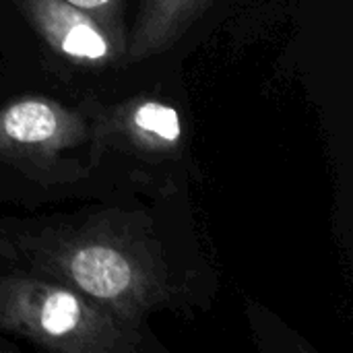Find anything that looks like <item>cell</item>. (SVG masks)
<instances>
[{
  "instance_id": "1",
  "label": "cell",
  "mask_w": 353,
  "mask_h": 353,
  "mask_svg": "<svg viewBox=\"0 0 353 353\" xmlns=\"http://www.w3.org/2000/svg\"><path fill=\"white\" fill-rule=\"evenodd\" d=\"M37 275L60 281L112 316L139 325L174 298L161 246L139 225L101 215L81 225H54L14 242Z\"/></svg>"
},
{
  "instance_id": "2",
  "label": "cell",
  "mask_w": 353,
  "mask_h": 353,
  "mask_svg": "<svg viewBox=\"0 0 353 353\" xmlns=\"http://www.w3.org/2000/svg\"><path fill=\"white\" fill-rule=\"evenodd\" d=\"M0 329L58 353H134L143 335L66 283L0 273Z\"/></svg>"
},
{
  "instance_id": "3",
  "label": "cell",
  "mask_w": 353,
  "mask_h": 353,
  "mask_svg": "<svg viewBox=\"0 0 353 353\" xmlns=\"http://www.w3.org/2000/svg\"><path fill=\"white\" fill-rule=\"evenodd\" d=\"M97 108L95 101L66 105L43 95H25L4 103L0 108V163L41 184L72 182L85 176L89 168L64 155L89 143L93 147Z\"/></svg>"
},
{
  "instance_id": "4",
  "label": "cell",
  "mask_w": 353,
  "mask_h": 353,
  "mask_svg": "<svg viewBox=\"0 0 353 353\" xmlns=\"http://www.w3.org/2000/svg\"><path fill=\"white\" fill-rule=\"evenodd\" d=\"M39 39L60 58L81 66H110L126 58V33L66 0H12Z\"/></svg>"
},
{
  "instance_id": "5",
  "label": "cell",
  "mask_w": 353,
  "mask_h": 353,
  "mask_svg": "<svg viewBox=\"0 0 353 353\" xmlns=\"http://www.w3.org/2000/svg\"><path fill=\"white\" fill-rule=\"evenodd\" d=\"M184 128L180 112L155 97H130L116 105H99L93 130V153L122 149L145 159H170L180 153Z\"/></svg>"
},
{
  "instance_id": "6",
  "label": "cell",
  "mask_w": 353,
  "mask_h": 353,
  "mask_svg": "<svg viewBox=\"0 0 353 353\" xmlns=\"http://www.w3.org/2000/svg\"><path fill=\"white\" fill-rule=\"evenodd\" d=\"M215 0H143L126 39V60L141 62L174 48Z\"/></svg>"
},
{
  "instance_id": "7",
  "label": "cell",
  "mask_w": 353,
  "mask_h": 353,
  "mask_svg": "<svg viewBox=\"0 0 353 353\" xmlns=\"http://www.w3.org/2000/svg\"><path fill=\"white\" fill-rule=\"evenodd\" d=\"M110 25L118 33H126L124 27V0H66ZM128 35V33H126Z\"/></svg>"
},
{
  "instance_id": "8",
  "label": "cell",
  "mask_w": 353,
  "mask_h": 353,
  "mask_svg": "<svg viewBox=\"0 0 353 353\" xmlns=\"http://www.w3.org/2000/svg\"><path fill=\"white\" fill-rule=\"evenodd\" d=\"M0 352H17V347L8 345V343H0Z\"/></svg>"
}]
</instances>
